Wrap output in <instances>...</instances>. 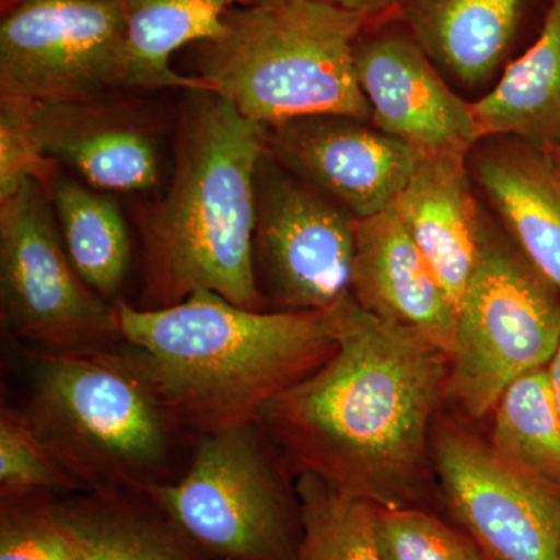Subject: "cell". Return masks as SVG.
I'll list each match as a JSON object with an SVG mask.
<instances>
[{"mask_svg":"<svg viewBox=\"0 0 560 560\" xmlns=\"http://www.w3.org/2000/svg\"><path fill=\"white\" fill-rule=\"evenodd\" d=\"M329 311L337 349L279 394L257 425L294 474L315 475L378 510L415 508L448 353L364 311L350 293Z\"/></svg>","mask_w":560,"mask_h":560,"instance_id":"cell-1","label":"cell"},{"mask_svg":"<svg viewBox=\"0 0 560 560\" xmlns=\"http://www.w3.org/2000/svg\"><path fill=\"white\" fill-rule=\"evenodd\" d=\"M116 308L117 349L173 425L198 436L259 423L337 349L329 308L248 311L210 290L158 311Z\"/></svg>","mask_w":560,"mask_h":560,"instance_id":"cell-2","label":"cell"},{"mask_svg":"<svg viewBox=\"0 0 560 560\" xmlns=\"http://www.w3.org/2000/svg\"><path fill=\"white\" fill-rule=\"evenodd\" d=\"M184 92L171 186L136 215L142 254L138 307L158 311L210 290L238 307L265 311L253 237L267 127L245 119L215 92Z\"/></svg>","mask_w":560,"mask_h":560,"instance_id":"cell-3","label":"cell"},{"mask_svg":"<svg viewBox=\"0 0 560 560\" xmlns=\"http://www.w3.org/2000/svg\"><path fill=\"white\" fill-rule=\"evenodd\" d=\"M366 24L323 0H257L190 46L194 75L267 128L319 114L371 121L353 62Z\"/></svg>","mask_w":560,"mask_h":560,"instance_id":"cell-4","label":"cell"},{"mask_svg":"<svg viewBox=\"0 0 560 560\" xmlns=\"http://www.w3.org/2000/svg\"><path fill=\"white\" fill-rule=\"evenodd\" d=\"M24 415L83 492L168 482L175 433L120 350L31 349Z\"/></svg>","mask_w":560,"mask_h":560,"instance_id":"cell-5","label":"cell"},{"mask_svg":"<svg viewBox=\"0 0 560 560\" xmlns=\"http://www.w3.org/2000/svg\"><path fill=\"white\" fill-rule=\"evenodd\" d=\"M560 345V291L481 220L477 264L458 305L444 397L489 415L512 382L547 368Z\"/></svg>","mask_w":560,"mask_h":560,"instance_id":"cell-6","label":"cell"},{"mask_svg":"<svg viewBox=\"0 0 560 560\" xmlns=\"http://www.w3.org/2000/svg\"><path fill=\"white\" fill-rule=\"evenodd\" d=\"M257 423L205 434L186 474L143 490L215 560H296V488Z\"/></svg>","mask_w":560,"mask_h":560,"instance_id":"cell-7","label":"cell"},{"mask_svg":"<svg viewBox=\"0 0 560 560\" xmlns=\"http://www.w3.org/2000/svg\"><path fill=\"white\" fill-rule=\"evenodd\" d=\"M46 190L25 180L0 201L2 323L13 340L43 350L114 349L116 302L91 289L58 237Z\"/></svg>","mask_w":560,"mask_h":560,"instance_id":"cell-8","label":"cell"},{"mask_svg":"<svg viewBox=\"0 0 560 560\" xmlns=\"http://www.w3.org/2000/svg\"><path fill=\"white\" fill-rule=\"evenodd\" d=\"M125 39L124 0H22L0 22V97L61 103L128 91Z\"/></svg>","mask_w":560,"mask_h":560,"instance_id":"cell-9","label":"cell"},{"mask_svg":"<svg viewBox=\"0 0 560 560\" xmlns=\"http://www.w3.org/2000/svg\"><path fill=\"white\" fill-rule=\"evenodd\" d=\"M357 220L265 149L256 173L254 272L283 312L327 311L350 290Z\"/></svg>","mask_w":560,"mask_h":560,"instance_id":"cell-10","label":"cell"},{"mask_svg":"<svg viewBox=\"0 0 560 560\" xmlns=\"http://www.w3.org/2000/svg\"><path fill=\"white\" fill-rule=\"evenodd\" d=\"M434 469L460 525L490 560H560V492L455 423L433 429Z\"/></svg>","mask_w":560,"mask_h":560,"instance_id":"cell-11","label":"cell"},{"mask_svg":"<svg viewBox=\"0 0 560 560\" xmlns=\"http://www.w3.org/2000/svg\"><path fill=\"white\" fill-rule=\"evenodd\" d=\"M353 62L375 128L419 156L469 158L481 140L471 103L451 90L399 18L366 24Z\"/></svg>","mask_w":560,"mask_h":560,"instance_id":"cell-12","label":"cell"},{"mask_svg":"<svg viewBox=\"0 0 560 560\" xmlns=\"http://www.w3.org/2000/svg\"><path fill=\"white\" fill-rule=\"evenodd\" d=\"M272 158L357 220L393 208L419 153L371 121L340 114L298 117L267 128Z\"/></svg>","mask_w":560,"mask_h":560,"instance_id":"cell-13","label":"cell"},{"mask_svg":"<svg viewBox=\"0 0 560 560\" xmlns=\"http://www.w3.org/2000/svg\"><path fill=\"white\" fill-rule=\"evenodd\" d=\"M32 119L44 156L92 189L145 194L160 184L162 121L135 92L33 103Z\"/></svg>","mask_w":560,"mask_h":560,"instance_id":"cell-14","label":"cell"},{"mask_svg":"<svg viewBox=\"0 0 560 560\" xmlns=\"http://www.w3.org/2000/svg\"><path fill=\"white\" fill-rule=\"evenodd\" d=\"M555 0H405L397 18L442 75L475 88L540 35Z\"/></svg>","mask_w":560,"mask_h":560,"instance_id":"cell-15","label":"cell"},{"mask_svg":"<svg viewBox=\"0 0 560 560\" xmlns=\"http://www.w3.org/2000/svg\"><path fill=\"white\" fill-rule=\"evenodd\" d=\"M349 293L364 311L419 331L451 355L458 311L394 206L357 221Z\"/></svg>","mask_w":560,"mask_h":560,"instance_id":"cell-16","label":"cell"},{"mask_svg":"<svg viewBox=\"0 0 560 560\" xmlns=\"http://www.w3.org/2000/svg\"><path fill=\"white\" fill-rule=\"evenodd\" d=\"M470 172L526 259L560 291V168L540 147L486 138Z\"/></svg>","mask_w":560,"mask_h":560,"instance_id":"cell-17","label":"cell"},{"mask_svg":"<svg viewBox=\"0 0 560 560\" xmlns=\"http://www.w3.org/2000/svg\"><path fill=\"white\" fill-rule=\"evenodd\" d=\"M469 158L419 156L394 202L397 215L456 311L477 264L482 213L470 189Z\"/></svg>","mask_w":560,"mask_h":560,"instance_id":"cell-18","label":"cell"},{"mask_svg":"<svg viewBox=\"0 0 560 560\" xmlns=\"http://www.w3.org/2000/svg\"><path fill=\"white\" fill-rule=\"evenodd\" d=\"M79 560H215L145 492H83L54 501Z\"/></svg>","mask_w":560,"mask_h":560,"instance_id":"cell-19","label":"cell"},{"mask_svg":"<svg viewBox=\"0 0 560 560\" xmlns=\"http://www.w3.org/2000/svg\"><path fill=\"white\" fill-rule=\"evenodd\" d=\"M481 139L510 138L540 149L560 147V0L537 39L471 103Z\"/></svg>","mask_w":560,"mask_h":560,"instance_id":"cell-20","label":"cell"},{"mask_svg":"<svg viewBox=\"0 0 560 560\" xmlns=\"http://www.w3.org/2000/svg\"><path fill=\"white\" fill-rule=\"evenodd\" d=\"M253 2L257 0H124L128 91H210L198 77L173 69V55L212 38L223 27L228 11Z\"/></svg>","mask_w":560,"mask_h":560,"instance_id":"cell-21","label":"cell"},{"mask_svg":"<svg viewBox=\"0 0 560 560\" xmlns=\"http://www.w3.org/2000/svg\"><path fill=\"white\" fill-rule=\"evenodd\" d=\"M46 194L73 268L92 290L113 300L131 264L130 234L116 201L61 171Z\"/></svg>","mask_w":560,"mask_h":560,"instance_id":"cell-22","label":"cell"},{"mask_svg":"<svg viewBox=\"0 0 560 560\" xmlns=\"http://www.w3.org/2000/svg\"><path fill=\"white\" fill-rule=\"evenodd\" d=\"M492 415L489 445L497 456L560 492V412L547 368L512 382Z\"/></svg>","mask_w":560,"mask_h":560,"instance_id":"cell-23","label":"cell"},{"mask_svg":"<svg viewBox=\"0 0 560 560\" xmlns=\"http://www.w3.org/2000/svg\"><path fill=\"white\" fill-rule=\"evenodd\" d=\"M302 537L296 560H382L377 508L338 492L312 474L298 475Z\"/></svg>","mask_w":560,"mask_h":560,"instance_id":"cell-24","label":"cell"},{"mask_svg":"<svg viewBox=\"0 0 560 560\" xmlns=\"http://www.w3.org/2000/svg\"><path fill=\"white\" fill-rule=\"evenodd\" d=\"M80 492L81 488L47 451L24 411L0 412V493L2 499ZM83 492V490H81Z\"/></svg>","mask_w":560,"mask_h":560,"instance_id":"cell-25","label":"cell"},{"mask_svg":"<svg viewBox=\"0 0 560 560\" xmlns=\"http://www.w3.org/2000/svg\"><path fill=\"white\" fill-rule=\"evenodd\" d=\"M375 539L382 560H490L471 537L418 508H377Z\"/></svg>","mask_w":560,"mask_h":560,"instance_id":"cell-26","label":"cell"},{"mask_svg":"<svg viewBox=\"0 0 560 560\" xmlns=\"http://www.w3.org/2000/svg\"><path fill=\"white\" fill-rule=\"evenodd\" d=\"M0 560H79L54 501L43 495L2 499Z\"/></svg>","mask_w":560,"mask_h":560,"instance_id":"cell-27","label":"cell"},{"mask_svg":"<svg viewBox=\"0 0 560 560\" xmlns=\"http://www.w3.org/2000/svg\"><path fill=\"white\" fill-rule=\"evenodd\" d=\"M32 110L31 102L0 97V201L16 194L28 179L47 191L60 171L39 149Z\"/></svg>","mask_w":560,"mask_h":560,"instance_id":"cell-28","label":"cell"},{"mask_svg":"<svg viewBox=\"0 0 560 560\" xmlns=\"http://www.w3.org/2000/svg\"><path fill=\"white\" fill-rule=\"evenodd\" d=\"M338 9L363 18L368 24L396 18L405 0H323Z\"/></svg>","mask_w":560,"mask_h":560,"instance_id":"cell-29","label":"cell"},{"mask_svg":"<svg viewBox=\"0 0 560 560\" xmlns=\"http://www.w3.org/2000/svg\"><path fill=\"white\" fill-rule=\"evenodd\" d=\"M547 372L548 377H550L552 396H555L556 405H558L560 412V345L555 355H552L550 363L547 364Z\"/></svg>","mask_w":560,"mask_h":560,"instance_id":"cell-30","label":"cell"},{"mask_svg":"<svg viewBox=\"0 0 560 560\" xmlns=\"http://www.w3.org/2000/svg\"><path fill=\"white\" fill-rule=\"evenodd\" d=\"M21 2L22 0H0V9H2V13H5V11L13 9L14 5Z\"/></svg>","mask_w":560,"mask_h":560,"instance_id":"cell-31","label":"cell"},{"mask_svg":"<svg viewBox=\"0 0 560 560\" xmlns=\"http://www.w3.org/2000/svg\"><path fill=\"white\" fill-rule=\"evenodd\" d=\"M550 154L551 160L556 162V165L560 168V147H552V149H545Z\"/></svg>","mask_w":560,"mask_h":560,"instance_id":"cell-32","label":"cell"}]
</instances>
